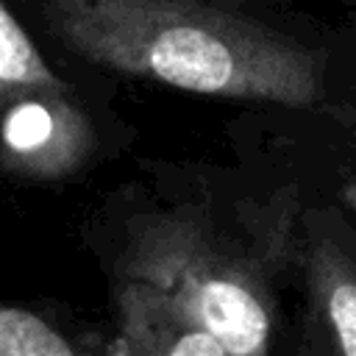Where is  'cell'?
I'll return each mask as SVG.
<instances>
[{"label":"cell","instance_id":"8","mask_svg":"<svg viewBox=\"0 0 356 356\" xmlns=\"http://www.w3.org/2000/svg\"><path fill=\"white\" fill-rule=\"evenodd\" d=\"M342 197H345V203H348L350 209H356V175H353L350 184L342 189Z\"/></svg>","mask_w":356,"mask_h":356},{"label":"cell","instance_id":"4","mask_svg":"<svg viewBox=\"0 0 356 356\" xmlns=\"http://www.w3.org/2000/svg\"><path fill=\"white\" fill-rule=\"evenodd\" d=\"M328 214H309L303 275L309 292V337L314 350L356 356V248L334 231Z\"/></svg>","mask_w":356,"mask_h":356},{"label":"cell","instance_id":"1","mask_svg":"<svg viewBox=\"0 0 356 356\" xmlns=\"http://www.w3.org/2000/svg\"><path fill=\"white\" fill-rule=\"evenodd\" d=\"M39 8L67 50L114 72L292 108L323 97L320 53L200 0H39Z\"/></svg>","mask_w":356,"mask_h":356},{"label":"cell","instance_id":"7","mask_svg":"<svg viewBox=\"0 0 356 356\" xmlns=\"http://www.w3.org/2000/svg\"><path fill=\"white\" fill-rule=\"evenodd\" d=\"M92 345L75 339L50 314L0 300V356H75Z\"/></svg>","mask_w":356,"mask_h":356},{"label":"cell","instance_id":"5","mask_svg":"<svg viewBox=\"0 0 356 356\" xmlns=\"http://www.w3.org/2000/svg\"><path fill=\"white\" fill-rule=\"evenodd\" d=\"M120 339L111 353L142 356H228L225 345L167 289L120 275L114 289Z\"/></svg>","mask_w":356,"mask_h":356},{"label":"cell","instance_id":"2","mask_svg":"<svg viewBox=\"0 0 356 356\" xmlns=\"http://www.w3.org/2000/svg\"><path fill=\"white\" fill-rule=\"evenodd\" d=\"M295 186L228 222L211 206H175L134 217L117 275L172 292L228 350L267 353L275 325V281L295 248Z\"/></svg>","mask_w":356,"mask_h":356},{"label":"cell","instance_id":"3","mask_svg":"<svg viewBox=\"0 0 356 356\" xmlns=\"http://www.w3.org/2000/svg\"><path fill=\"white\" fill-rule=\"evenodd\" d=\"M70 95H31L0 111V172L64 181L83 170L95 153V128Z\"/></svg>","mask_w":356,"mask_h":356},{"label":"cell","instance_id":"6","mask_svg":"<svg viewBox=\"0 0 356 356\" xmlns=\"http://www.w3.org/2000/svg\"><path fill=\"white\" fill-rule=\"evenodd\" d=\"M44 92H72V86L53 72L33 39L0 0V111Z\"/></svg>","mask_w":356,"mask_h":356}]
</instances>
